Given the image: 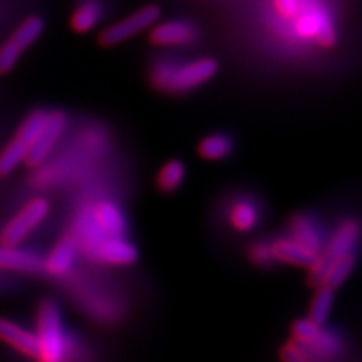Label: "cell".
Wrapping results in <instances>:
<instances>
[{
    "label": "cell",
    "instance_id": "1",
    "mask_svg": "<svg viewBox=\"0 0 362 362\" xmlns=\"http://www.w3.org/2000/svg\"><path fill=\"white\" fill-rule=\"evenodd\" d=\"M218 62L211 58L198 59L185 65L175 66L173 64H158L151 73L153 85L165 93H186L216 74Z\"/></svg>",
    "mask_w": 362,
    "mask_h": 362
},
{
    "label": "cell",
    "instance_id": "2",
    "mask_svg": "<svg viewBox=\"0 0 362 362\" xmlns=\"http://www.w3.org/2000/svg\"><path fill=\"white\" fill-rule=\"evenodd\" d=\"M38 362H65L66 338L62 327L59 308L50 300L40 305L38 310Z\"/></svg>",
    "mask_w": 362,
    "mask_h": 362
},
{
    "label": "cell",
    "instance_id": "3",
    "mask_svg": "<svg viewBox=\"0 0 362 362\" xmlns=\"http://www.w3.org/2000/svg\"><path fill=\"white\" fill-rule=\"evenodd\" d=\"M294 343L302 347L313 358L331 359L341 352L343 344L334 332L327 331L323 325L315 323L310 319H300L293 325Z\"/></svg>",
    "mask_w": 362,
    "mask_h": 362
},
{
    "label": "cell",
    "instance_id": "4",
    "mask_svg": "<svg viewBox=\"0 0 362 362\" xmlns=\"http://www.w3.org/2000/svg\"><path fill=\"white\" fill-rule=\"evenodd\" d=\"M50 211V202L45 198H33L8 222L2 233V245L18 246L26 237L40 226Z\"/></svg>",
    "mask_w": 362,
    "mask_h": 362
},
{
    "label": "cell",
    "instance_id": "5",
    "mask_svg": "<svg viewBox=\"0 0 362 362\" xmlns=\"http://www.w3.org/2000/svg\"><path fill=\"white\" fill-rule=\"evenodd\" d=\"M158 18H160V8L156 5L144 6L136 11L134 14L105 29L100 33L98 41L101 45H105V47H112V45L127 41L132 37L138 35L142 30L148 29Z\"/></svg>",
    "mask_w": 362,
    "mask_h": 362
},
{
    "label": "cell",
    "instance_id": "6",
    "mask_svg": "<svg viewBox=\"0 0 362 362\" xmlns=\"http://www.w3.org/2000/svg\"><path fill=\"white\" fill-rule=\"evenodd\" d=\"M361 225L355 219H346L337 226L332 235L325 242L320 257L325 259H337L347 255H354L355 247L361 239Z\"/></svg>",
    "mask_w": 362,
    "mask_h": 362
},
{
    "label": "cell",
    "instance_id": "7",
    "mask_svg": "<svg viewBox=\"0 0 362 362\" xmlns=\"http://www.w3.org/2000/svg\"><path fill=\"white\" fill-rule=\"evenodd\" d=\"M66 127V117L61 110H53L49 115V121L45 124V129L40 134V138L35 141L28 153L26 162L29 166H40L45 158H47L49 153L61 138Z\"/></svg>",
    "mask_w": 362,
    "mask_h": 362
},
{
    "label": "cell",
    "instance_id": "8",
    "mask_svg": "<svg viewBox=\"0 0 362 362\" xmlns=\"http://www.w3.org/2000/svg\"><path fill=\"white\" fill-rule=\"evenodd\" d=\"M90 257L109 266H129L136 262L138 251L124 237H106L95 246Z\"/></svg>",
    "mask_w": 362,
    "mask_h": 362
},
{
    "label": "cell",
    "instance_id": "9",
    "mask_svg": "<svg viewBox=\"0 0 362 362\" xmlns=\"http://www.w3.org/2000/svg\"><path fill=\"white\" fill-rule=\"evenodd\" d=\"M269 245H270L272 258H274L275 263L311 267L317 259V257H319L313 251H310L308 247H305L299 242L291 239L290 235L278 237V239L272 240Z\"/></svg>",
    "mask_w": 362,
    "mask_h": 362
},
{
    "label": "cell",
    "instance_id": "10",
    "mask_svg": "<svg viewBox=\"0 0 362 362\" xmlns=\"http://www.w3.org/2000/svg\"><path fill=\"white\" fill-rule=\"evenodd\" d=\"M291 239L299 242L305 247H308L314 254L320 255L325 246L323 228L315 218L310 214H298L290 222V234Z\"/></svg>",
    "mask_w": 362,
    "mask_h": 362
},
{
    "label": "cell",
    "instance_id": "11",
    "mask_svg": "<svg viewBox=\"0 0 362 362\" xmlns=\"http://www.w3.org/2000/svg\"><path fill=\"white\" fill-rule=\"evenodd\" d=\"M0 341L14 347L17 352L28 358H38V339L37 335L18 326L17 323L0 317Z\"/></svg>",
    "mask_w": 362,
    "mask_h": 362
},
{
    "label": "cell",
    "instance_id": "12",
    "mask_svg": "<svg viewBox=\"0 0 362 362\" xmlns=\"http://www.w3.org/2000/svg\"><path fill=\"white\" fill-rule=\"evenodd\" d=\"M0 269L35 274L44 269V259L40 255L23 251L17 246L0 245Z\"/></svg>",
    "mask_w": 362,
    "mask_h": 362
},
{
    "label": "cell",
    "instance_id": "13",
    "mask_svg": "<svg viewBox=\"0 0 362 362\" xmlns=\"http://www.w3.org/2000/svg\"><path fill=\"white\" fill-rule=\"evenodd\" d=\"M77 243L74 237H64V239L56 245L47 259L44 262V270H47L53 276H64L74 266L77 255Z\"/></svg>",
    "mask_w": 362,
    "mask_h": 362
},
{
    "label": "cell",
    "instance_id": "14",
    "mask_svg": "<svg viewBox=\"0 0 362 362\" xmlns=\"http://www.w3.org/2000/svg\"><path fill=\"white\" fill-rule=\"evenodd\" d=\"M90 214L106 237H124L126 234V219L122 211L110 201H101L90 210Z\"/></svg>",
    "mask_w": 362,
    "mask_h": 362
},
{
    "label": "cell",
    "instance_id": "15",
    "mask_svg": "<svg viewBox=\"0 0 362 362\" xmlns=\"http://www.w3.org/2000/svg\"><path fill=\"white\" fill-rule=\"evenodd\" d=\"M194 38H195V29L189 26L187 23H181V21L162 23L160 26H156L150 33V40L156 45L185 44Z\"/></svg>",
    "mask_w": 362,
    "mask_h": 362
},
{
    "label": "cell",
    "instance_id": "16",
    "mask_svg": "<svg viewBox=\"0 0 362 362\" xmlns=\"http://www.w3.org/2000/svg\"><path fill=\"white\" fill-rule=\"evenodd\" d=\"M228 218L234 230L247 233L257 226L259 221V211L252 201L239 199L231 206Z\"/></svg>",
    "mask_w": 362,
    "mask_h": 362
},
{
    "label": "cell",
    "instance_id": "17",
    "mask_svg": "<svg viewBox=\"0 0 362 362\" xmlns=\"http://www.w3.org/2000/svg\"><path fill=\"white\" fill-rule=\"evenodd\" d=\"M49 115L50 112L42 110V109L32 112L30 115L25 119V122L20 126L16 139H18L20 142L25 144L28 148H30V146L40 138L42 130L45 129V124L49 121Z\"/></svg>",
    "mask_w": 362,
    "mask_h": 362
},
{
    "label": "cell",
    "instance_id": "18",
    "mask_svg": "<svg viewBox=\"0 0 362 362\" xmlns=\"http://www.w3.org/2000/svg\"><path fill=\"white\" fill-rule=\"evenodd\" d=\"M233 139L226 134H210L199 144V154L207 160H222L233 153Z\"/></svg>",
    "mask_w": 362,
    "mask_h": 362
},
{
    "label": "cell",
    "instance_id": "19",
    "mask_svg": "<svg viewBox=\"0 0 362 362\" xmlns=\"http://www.w3.org/2000/svg\"><path fill=\"white\" fill-rule=\"evenodd\" d=\"M29 153L28 146L20 142L18 139H14L6 145V148L0 153V177H6L13 174L17 166L26 160Z\"/></svg>",
    "mask_w": 362,
    "mask_h": 362
},
{
    "label": "cell",
    "instance_id": "20",
    "mask_svg": "<svg viewBox=\"0 0 362 362\" xmlns=\"http://www.w3.org/2000/svg\"><path fill=\"white\" fill-rule=\"evenodd\" d=\"M42 30H44L42 18L33 16L21 23L20 28L14 32V35H13V38H11V41H13L17 47L23 52L40 38Z\"/></svg>",
    "mask_w": 362,
    "mask_h": 362
},
{
    "label": "cell",
    "instance_id": "21",
    "mask_svg": "<svg viewBox=\"0 0 362 362\" xmlns=\"http://www.w3.org/2000/svg\"><path fill=\"white\" fill-rule=\"evenodd\" d=\"M186 178V166L180 160H171L162 166L157 175V185L163 192L177 190Z\"/></svg>",
    "mask_w": 362,
    "mask_h": 362
},
{
    "label": "cell",
    "instance_id": "22",
    "mask_svg": "<svg viewBox=\"0 0 362 362\" xmlns=\"http://www.w3.org/2000/svg\"><path fill=\"white\" fill-rule=\"evenodd\" d=\"M332 303H334V290L329 287H320L313 299L308 319L319 325H325L327 317L331 314Z\"/></svg>",
    "mask_w": 362,
    "mask_h": 362
},
{
    "label": "cell",
    "instance_id": "23",
    "mask_svg": "<svg viewBox=\"0 0 362 362\" xmlns=\"http://www.w3.org/2000/svg\"><path fill=\"white\" fill-rule=\"evenodd\" d=\"M100 18V8L94 2H86L78 6L71 18V26L76 32L85 33L95 26Z\"/></svg>",
    "mask_w": 362,
    "mask_h": 362
},
{
    "label": "cell",
    "instance_id": "24",
    "mask_svg": "<svg viewBox=\"0 0 362 362\" xmlns=\"http://www.w3.org/2000/svg\"><path fill=\"white\" fill-rule=\"evenodd\" d=\"M20 54L21 50L11 40L0 47V76L8 74L13 70L20 59Z\"/></svg>",
    "mask_w": 362,
    "mask_h": 362
},
{
    "label": "cell",
    "instance_id": "25",
    "mask_svg": "<svg viewBox=\"0 0 362 362\" xmlns=\"http://www.w3.org/2000/svg\"><path fill=\"white\" fill-rule=\"evenodd\" d=\"M249 258L258 266H270L275 263L274 258H272L270 245L267 242H257L249 247Z\"/></svg>",
    "mask_w": 362,
    "mask_h": 362
},
{
    "label": "cell",
    "instance_id": "26",
    "mask_svg": "<svg viewBox=\"0 0 362 362\" xmlns=\"http://www.w3.org/2000/svg\"><path fill=\"white\" fill-rule=\"evenodd\" d=\"M281 356L284 359V362H314V358L305 352V350L294 341L284 346Z\"/></svg>",
    "mask_w": 362,
    "mask_h": 362
},
{
    "label": "cell",
    "instance_id": "27",
    "mask_svg": "<svg viewBox=\"0 0 362 362\" xmlns=\"http://www.w3.org/2000/svg\"><path fill=\"white\" fill-rule=\"evenodd\" d=\"M275 4L279 9V13L284 17H291L296 14V11H298L296 0H275Z\"/></svg>",
    "mask_w": 362,
    "mask_h": 362
}]
</instances>
